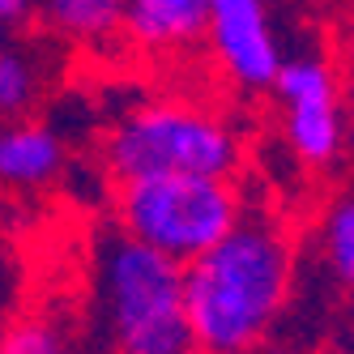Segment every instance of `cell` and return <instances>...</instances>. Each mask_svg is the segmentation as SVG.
<instances>
[{"mask_svg":"<svg viewBox=\"0 0 354 354\" xmlns=\"http://www.w3.org/2000/svg\"><path fill=\"white\" fill-rule=\"evenodd\" d=\"M184 269V312L196 354H252L286 312L295 252L269 218H239Z\"/></svg>","mask_w":354,"mask_h":354,"instance_id":"1","label":"cell"},{"mask_svg":"<svg viewBox=\"0 0 354 354\" xmlns=\"http://www.w3.org/2000/svg\"><path fill=\"white\" fill-rule=\"evenodd\" d=\"M94 303L115 354H196L184 312V269L111 231L94 248Z\"/></svg>","mask_w":354,"mask_h":354,"instance_id":"2","label":"cell"},{"mask_svg":"<svg viewBox=\"0 0 354 354\" xmlns=\"http://www.w3.org/2000/svg\"><path fill=\"white\" fill-rule=\"evenodd\" d=\"M243 158L239 133L218 111H205L180 98L141 103L124 115L103 141V162L111 180L141 175H209L231 180Z\"/></svg>","mask_w":354,"mask_h":354,"instance_id":"3","label":"cell"},{"mask_svg":"<svg viewBox=\"0 0 354 354\" xmlns=\"http://www.w3.org/2000/svg\"><path fill=\"white\" fill-rule=\"evenodd\" d=\"M243 218L239 192L231 180L209 175H141L115 184L120 231L154 248L158 257L188 265L214 248Z\"/></svg>","mask_w":354,"mask_h":354,"instance_id":"4","label":"cell"},{"mask_svg":"<svg viewBox=\"0 0 354 354\" xmlns=\"http://www.w3.org/2000/svg\"><path fill=\"white\" fill-rule=\"evenodd\" d=\"M269 90L282 98L290 154L303 167H333L346 149V111L333 64L316 52L282 56Z\"/></svg>","mask_w":354,"mask_h":354,"instance_id":"5","label":"cell"},{"mask_svg":"<svg viewBox=\"0 0 354 354\" xmlns=\"http://www.w3.org/2000/svg\"><path fill=\"white\" fill-rule=\"evenodd\" d=\"M205 43L239 90H269L282 64L265 0H205Z\"/></svg>","mask_w":354,"mask_h":354,"instance_id":"6","label":"cell"},{"mask_svg":"<svg viewBox=\"0 0 354 354\" xmlns=\"http://www.w3.org/2000/svg\"><path fill=\"white\" fill-rule=\"evenodd\" d=\"M64 171V137L43 120H5L0 124V188L30 192L52 184Z\"/></svg>","mask_w":354,"mask_h":354,"instance_id":"7","label":"cell"},{"mask_svg":"<svg viewBox=\"0 0 354 354\" xmlns=\"http://www.w3.org/2000/svg\"><path fill=\"white\" fill-rule=\"evenodd\" d=\"M120 30L145 52H188L205 43V0H120Z\"/></svg>","mask_w":354,"mask_h":354,"instance_id":"8","label":"cell"},{"mask_svg":"<svg viewBox=\"0 0 354 354\" xmlns=\"http://www.w3.org/2000/svg\"><path fill=\"white\" fill-rule=\"evenodd\" d=\"M39 13L77 43H98L120 30V0H39Z\"/></svg>","mask_w":354,"mask_h":354,"instance_id":"9","label":"cell"},{"mask_svg":"<svg viewBox=\"0 0 354 354\" xmlns=\"http://www.w3.org/2000/svg\"><path fill=\"white\" fill-rule=\"evenodd\" d=\"M320 257L337 286H354V192L328 201L320 218Z\"/></svg>","mask_w":354,"mask_h":354,"instance_id":"10","label":"cell"},{"mask_svg":"<svg viewBox=\"0 0 354 354\" xmlns=\"http://www.w3.org/2000/svg\"><path fill=\"white\" fill-rule=\"evenodd\" d=\"M39 86H43L39 60L30 52H21V47L0 43V120L26 115L39 98Z\"/></svg>","mask_w":354,"mask_h":354,"instance_id":"11","label":"cell"},{"mask_svg":"<svg viewBox=\"0 0 354 354\" xmlns=\"http://www.w3.org/2000/svg\"><path fill=\"white\" fill-rule=\"evenodd\" d=\"M0 354H77V350H73V342L52 320H21V324L5 328Z\"/></svg>","mask_w":354,"mask_h":354,"instance_id":"12","label":"cell"},{"mask_svg":"<svg viewBox=\"0 0 354 354\" xmlns=\"http://www.w3.org/2000/svg\"><path fill=\"white\" fill-rule=\"evenodd\" d=\"M39 13V0H0V30L13 35L21 26H30Z\"/></svg>","mask_w":354,"mask_h":354,"instance_id":"13","label":"cell"},{"mask_svg":"<svg viewBox=\"0 0 354 354\" xmlns=\"http://www.w3.org/2000/svg\"><path fill=\"white\" fill-rule=\"evenodd\" d=\"M346 324H350V328H354V286H350V290H346Z\"/></svg>","mask_w":354,"mask_h":354,"instance_id":"14","label":"cell"},{"mask_svg":"<svg viewBox=\"0 0 354 354\" xmlns=\"http://www.w3.org/2000/svg\"><path fill=\"white\" fill-rule=\"evenodd\" d=\"M346 145H350V154H354V115L346 120Z\"/></svg>","mask_w":354,"mask_h":354,"instance_id":"15","label":"cell"},{"mask_svg":"<svg viewBox=\"0 0 354 354\" xmlns=\"http://www.w3.org/2000/svg\"><path fill=\"white\" fill-rule=\"evenodd\" d=\"M0 43H5V30H0Z\"/></svg>","mask_w":354,"mask_h":354,"instance_id":"16","label":"cell"}]
</instances>
